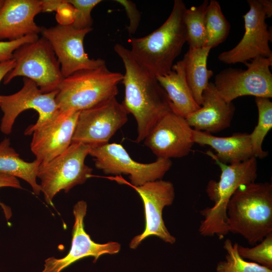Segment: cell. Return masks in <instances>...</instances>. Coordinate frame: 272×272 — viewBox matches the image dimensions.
<instances>
[{"label": "cell", "mask_w": 272, "mask_h": 272, "mask_svg": "<svg viewBox=\"0 0 272 272\" xmlns=\"http://www.w3.org/2000/svg\"><path fill=\"white\" fill-rule=\"evenodd\" d=\"M125 69L122 83L124 97L121 103L137 123V143L145 140L157 122L172 111L170 101L156 77L140 63L130 49L121 44L114 46Z\"/></svg>", "instance_id": "cell-1"}, {"label": "cell", "mask_w": 272, "mask_h": 272, "mask_svg": "<svg viewBox=\"0 0 272 272\" xmlns=\"http://www.w3.org/2000/svg\"><path fill=\"white\" fill-rule=\"evenodd\" d=\"M229 232L237 234L251 245L272 233V184L255 182L240 186L227 208Z\"/></svg>", "instance_id": "cell-2"}, {"label": "cell", "mask_w": 272, "mask_h": 272, "mask_svg": "<svg viewBox=\"0 0 272 272\" xmlns=\"http://www.w3.org/2000/svg\"><path fill=\"white\" fill-rule=\"evenodd\" d=\"M186 9L182 0H175L169 16L160 27L144 37L128 40L133 56L155 76L171 70L186 42L183 19Z\"/></svg>", "instance_id": "cell-3"}, {"label": "cell", "mask_w": 272, "mask_h": 272, "mask_svg": "<svg viewBox=\"0 0 272 272\" xmlns=\"http://www.w3.org/2000/svg\"><path fill=\"white\" fill-rule=\"evenodd\" d=\"M207 154L216 162L221 172L218 181L211 180L207 185L206 192L214 205L200 212L203 219L198 231L203 236L216 235L222 239L229 233L227 224L229 200L240 186L255 182L257 177V158L253 157L228 165L220 162L211 151Z\"/></svg>", "instance_id": "cell-4"}, {"label": "cell", "mask_w": 272, "mask_h": 272, "mask_svg": "<svg viewBox=\"0 0 272 272\" xmlns=\"http://www.w3.org/2000/svg\"><path fill=\"white\" fill-rule=\"evenodd\" d=\"M123 74L110 71L106 64L83 70L65 78L55 97L60 111H81L116 97Z\"/></svg>", "instance_id": "cell-5"}, {"label": "cell", "mask_w": 272, "mask_h": 272, "mask_svg": "<svg viewBox=\"0 0 272 272\" xmlns=\"http://www.w3.org/2000/svg\"><path fill=\"white\" fill-rule=\"evenodd\" d=\"M91 149L88 145L72 143L61 154L40 164L37 178L40 180L41 191L47 203L51 205L53 198L61 190L67 193L91 176L93 169L85 162Z\"/></svg>", "instance_id": "cell-6"}, {"label": "cell", "mask_w": 272, "mask_h": 272, "mask_svg": "<svg viewBox=\"0 0 272 272\" xmlns=\"http://www.w3.org/2000/svg\"><path fill=\"white\" fill-rule=\"evenodd\" d=\"M13 58L15 65L5 76V84L16 77L23 76L33 81L46 93L57 90L64 79L57 57L43 37L21 45L14 52Z\"/></svg>", "instance_id": "cell-7"}, {"label": "cell", "mask_w": 272, "mask_h": 272, "mask_svg": "<svg viewBox=\"0 0 272 272\" xmlns=\"http://www.w3.org/2000/svg\"><path fill=\"white\" fill-rule=\"evenodd\" d=\"M244 64L247 69L228 68L215 78V88L228 102L244 96L272 97V57L255 58Z\"/></svg>", "instance_id": "cell-8"}, {"label": "cell", "mask_w": 272, "mask_h": 272, "mask_svg": "<svg viewBox=\"0 0 272 272\" xmlns=\"http://www.w3.org/2000/svg\"><path fill=\"white\" fill-rule=\"evenodd\" d=\"M23 86L17 92L9 95H1L0 108L3 112L0 129L6 134H10L18 116L24 111L33 109L38 113L37 122L25 131L31 135L34 130L50 121L59 112L55 97L57 90L43 93L32 80L24 78Z\"/></svg>", "instance_id": "cell-9"}, {"label": "cell", "mask_w": 272, "mask_h": 272, "mask_svg": "<svg viewBox=\"0 0 272 272\" xmlns=\"http://www.w3.org/2000/svg\"><path fill=\"white\" fill-rule=\"evenodd\" d=\"M89 155L93 158L95 167L106 174L128 176L131 186L162 179L172 166L170 159L157 158L150 163L133 160L120 144H107L91 147Z\"/></svg>", "instance_id": "cell-10"}, {"label": "cell", "mask_w": 272, "mask_h": 272, "mask_svg": "<svg viewBox=\"0 0 272 272\" xmlns=\"http://www.w3.org/2000/svg\"><path fill=\"white\" fill-rule=\"evenodd\" d=\"M128 114L116 97L80 111L72 143H80L91 147L109 143L127 121Z\"/></svg>", "instance_id": "cell-11"}, {"label": "cell", "mask_w": 272, "mask_h": 272, "mask_svg": "<svg viewBox=\"0 0 272 272\" xmlns=\"http://www.w3.org/2000/svg\"><path fill=\"white\" fill-rule=\"evenodd\" d=\"M92 29H77L71 24L41 27L40 33L56 55L64 78L79 71L96 69L105 64L103 59L90 58L85 51L84 38Z\"/></svg>", "instance_id": "cell-12"}, {"label": "cell", "mask_w": 272, "mask_h": 272, "mask_svg": "<svg viewBox=\"0 0 272 272\" xmlns=\"http://www.w3.org/2000/svg\"><path fill=\"white\" fill-rule=\"evenodd\" d=\"M247 2L249 9L243 15L245 32L235 47L218 55V59L224 63L244 64L258 57H272L269 45L271 31L268 29L262 7L258 0Z\"/></svg>", "instance_id": "cell-13"}, {"label": "cell", "mask_w": 272, "mask_h": 272, "mask_svg": "<svg viewBox=\"0 0 272 272\" xmlns=\"http://www.w3.org/2000/svg\"><path fill=\"white\" fill-rule=\"evenodd\" d=\"M131 187L143 200L146 226L141 234L132 239L129 247L136 249L144 239L151 235L156 236L166 243H174L176 239L168 231L162 217L163 210L165 207L171 205L175 198L173 183L169 181L159 179Z\"/></svg>", "instance_id": "cell-14"}, {"label": "cell", "mask_w": 272, "mask_h": 272, "mask_svg": "<svg viewBox=\"0 0 272 272\" xmlns=\"http://www.w3.org/2000/svg\"><path fill=\"white\" fill-rule=\"evenodd\" d=\"M193 130L185 117L171 111L157 122L144 143L157 158H182L189 154L194 144Z\"/></svg>", "instance_id": "cell-15"}, {"label": "cell", "mask_w": 272, "mask_h": 272, "mask_svg": "<svg viewBox=\"0 0 272 272\" xmlns=\"http://www.w3.org/2000/svg\"><path fill=\"white\" fill-rule=\"evenodd\" d=\"M87 210V204L84 200H80L74 206L73 211L75 221L70 250L61 258L54 257L47 258L42 272H60L73 263L88 256L93 257V262H95L102 255L115 254L120 250L121 245L117 242L99 244L92 240L84 228V218Z\"/></svg>", "instance_id": "cell-16"}, {"label": "cell", "mask_w": 272, "mask_h": 272, "mask_svg": "<svg viewBox=\"0 0 272 272\" xmlns=\"http://www.w3.org/2000/svg\"><path fill=\"white\" fill-rule=\"evenodd\" d=\"M80 111H60L49 122L33 130L32 152L40 164L64 152L71 145Z\"/></svg>", "instance_id": "cell-17"}, {"label": "cell", "mask_w": 272, "mask_h": 272, "mask_svg": "<svg viewBox=\"0 0 272 272\" xmlns=\"http://www.w3.org/2000/svg\"><path fill=\"white\" fill-rule=\"evenodd\" d=\"M42 11L41 1L5 0L0 9V40L12 41L40 33L34 21Z\"/></svg>", "instance_id": "cell-18"}, {"label": "cell", "mask_w": 272, "mask_h": 272, "mask_svg": "<svg viewBox=\"0 0 272 272\" xmlns=\"http://www.w3.org/2000/svg\"><path fill=\"white\" fill-rule=\"evenodd\" d=\"M235 110L232 102L225 100L214 83L210 82L203 92L200 108L185 119L194 130L216 133L230 126Z\"/></svg>", "instance_id": "cell-19"}, {"label": "cell", "mask_w": 272, "mask_h": 272, "mask_svg": "<svg viewBox=\"0 0 272 272\" xmlns=\"http://www.w3.org/2000/svg\"><path fill=\"white\" fill-rule=\"evenodd\" d=\"M194 144L207 145L216 152L215 157L225 164L241 162L254 157L249 134L237 133L226 137L193 130Z\"/></svg>", "instance_id": "cell-20"}, {"label": "cell", "mask_w": 272, "mask_h": 272, "mask_svg": "<svg viewBox=\"0 0 272 272\" xmlns=\"http://www.w3.org/2000/svg\"><path fill=\"white\" fill-rule=\"evenodd\" d=\"M156 77L170 101L173 112L185 118L200 108L187 84L182 60L173 64L167 74Z\"/></svg>", "instance_id": "cell-21"}, {"label": "cell", "mask_w": 272, "mask_h": 272, "mask_svg": "<svg viewBox=\"0 0 272 272\" xmlns=\"http://www.w3.org/2000/svg\"><path fill=\"white\" fill-rule=\"evenodd\" d=\"M211 48L208 47L189 48L182 60L186 81L196 103L201 106L202 93L208 86L213 72L207 68V60Z\"/></svg>", "instance_id": "cell-22"}, {"label": "cell", "mask_w": 272, "mask_h": 272, "mask_svg": "<svg viewBox=\"0 0 272 272\" xmlns=\"http://www.w3.org/2000/svg\"><path fill=\"white\" fill-rule=\"evenodd\" d=\"M40 164L36 159L28 162L21 159L11 146L10 139L6 138L0 143V173L23 179L36 195H39L41 192L40 186L36 180Z\"/></svg>", "instance_id": "cell-23"}, {"label": "cell", "mask_w": 272, "mask_h": 272, "mask_svg": "<svg viewBox=\"0 0 272 272\" xmlns=\"http://www.w3.org/2000/svg\"><path fill=\"white\" fill-rule=\"evenodd\" d=\"M206 43L211 49L223 42L229 35L231 26L221 10L219 3L211 0L205 15Z\"/></svg>", "instance_id": "cell-24"}, {"label": "cell", "mask_w": 272, "mask_h": 272, "mask_svg": "<svg viewBox=\"0 0 272 272\" xmlns=\"http://www.w3.org/2000/svg\"><path fill=\"white\" fill-rule=\"evenodd\" d=\"M258 110V121L252 132L249 134L254 157L263 159L267 152L262 149L264 138L272 128V102L270 99L255 97Z\"/></svg>", "instance_id": "cell-25"}, {"label": "cell", "mask_w": 272, "mask_h": 272, "mask_svg": "<svg viewBox=\"0 0 272 272\" xmlns=\"http://www.w3.org/2000/svg\"><path fill=\"white\" fill-rule=\"evenodd\" d=\"M209 3V1L205 0L199 6L186 8L184 12L183 19L189 48H200L205 46V15Z\"/></svg>", "instance_id": "cell-26"}, {"label": "cell", "mask_w": 272, "mask_h": 272, "mask_svg": "<svg viewBox=\"0 0 272 272\" xmlns=\"http://www.w3.org/2000/svg\"><path fill=\"white\" fill-rule=\"evenodd\" d=\"M238 244H233L230 239H226L223 248L227 252L225 260L217 264L216 272H272V269L253 262L246 261L239 254Z\"/></svg>", "instance_id": "cell-27"}, {"label": "cell", "mask_w": 272, "mask_h": 272, "mask_svg": "<svg viewBox=\"0 0 272 272\" xmlns=\"http://www.w3.org/2000/svg\"><path fill=\"white\" fill-rule=\"evenodd\" d=\"M238 252L244 259L272 269V233L267 235L260 243L253 247L238 245Z\"/></svg>", "instance_id": "cell-28"}, {"label": "cell", "mask_w": 272, "mask_h": 272, "mask_svg": "<svg viewBox=\"0 0 272 272\" xmlns=\"http://www.w3.org/2000/svg\"><path fill=\"white\" fill-rule=\"evenodd\" d=\"M76 9V17L71 24L77 29L92 28L93 20L91 12L93 8L100 3L101 0H65Z\"/></svg>", "instance_id": "cell-29"}, {"label": "cell", "mask_w": 272, "mask_h": 272, "mask_svg": "<svg viewBox=\"0 0 272 272\" xmlns=\"http://www.w3.org/2000/svg\"><path fill=\"white\" fill-rule=\"evenodd\" d=\"M38 38V35L31 34L12 41L0 40V62L13 59V53L16 49L24 44L35 41Z\"/></svg>", "instance_id": "cell-30"}, {"label": "cell", "mask_w": 272, "mask_h": 272, "mask_svg": "<svg viewBox=\"0 0 272 272\" xmlns=\"http://www.w3.org/2000/svg\"><path fill=\"white\" fill-rule=\"evenodd\" d=\"M116 3L120 4L124 9L129 19V25L127 31L129 35L134 34L139 26L141 15L136 5L129 0H116Z\"/></svg>", "instance_id": "cell-31"}, {"label": "cell", "mask_w": 272, "mask_h": 272, "mask_svg": "<svg viewBox=\"0 0 272 272\" xmlns=\"http://www.w3.org/2000/svg\"><path fill=\"white\" fill-rule=\"evenodd\" d=\"M57 12V20L59 24H72L76 17V9L65 0L61 1L56 10Z\"/></svg>", "instance_id": "cell-32"}, {"label": "cell", "mask_w": 272, "mask_h": 272, "mask_svg": "<svg viewBox=\"0 0 272 272\" xmlns=\"http://www.w3.org/2000/svg\"><path fill=\"white\" fill-rule=\"evenodd\" d=\"M5 187L18 189L23 188L17 178L11 175L0 173V188ZM0 206L3 209L6 219L7 220L10 219L12 215L10 208L1 201Z\"/></svg>", "instance_id": "cell-33"}, {"label": "cell", "mask_w": 272, "mask_h": 272, "mask_svg": "<svg viewBox=\"0 0 272 272\" xmlns=\"http://www.w3.org/2000/svg\"><path fill=\"white\" fill-rule=\"evenodd\" d=\"M15 65V62L13 58L6 61L0 62V82L14 67Z\"/></svg>", "instance_id": "cell-34"}, {"label": "cell", "mask_w": 272, "mask_h": 272, "mask_svg": "<svg viewBox=\"0 0 272 272\" xmlns=\"http://www.w3.org/2000/svg\"><path fill=\"white\" fill-rule=\"evenodd\" d=\"M42 11V12H52L57 10V8L61 3L62 0L60 1H41Z\"/></svg>", "instance_id": "cell-35"}, {"label": "cell", "mask_w": 272, "mask_h": 272, "mask_svg": "<svg viewBox=\"0 0 272 272\" xmlns=\"http://www.w3.org/2000/svg\"><path fill=\"white\" fill-rule=\"evenodd\" d=\"M260 3L266 18H270L272 16V1L271 0H258Z\"/></svg>", "instance_id": "cell-36"}, {"label": "cell", "mask_w": 272, "mask_h": 272, "mask_svg": "<svg viewBox=\"0 0 272 272\" xmlns=\"http://www.w3.org/2000/svg\"><path fill=\"white\" fill-rule=\"evenodd\" d=\"M4 1V0H0V9L1 8L2 6L3 5Z\"/></svg>", "instance_id": "cell-37"}]
</instances>
